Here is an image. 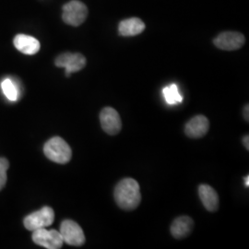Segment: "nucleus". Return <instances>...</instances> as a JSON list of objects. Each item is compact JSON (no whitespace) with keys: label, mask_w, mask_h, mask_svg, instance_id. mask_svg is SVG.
Masks as SVG:
<instances>
[{"label":"nucleus","mask_w":249,"mask_h":249,"mask_svg":"<svg viewBox=\"0 0 249 249\" xmlns=\"http://www.w3.org/2000/svg\"><path fill=\"white\" fill-rule=\"evenodd\" d=\"M114 196L119 208L124 211H133L142 200L140 185L133 178H124L116 185Z\"/></svg>","instance_id":"nucleus-1"},{"label":"nucleus","mask_w":249,"mask_h":249,"mask_svg":"<svg viewBox=\"0 0 249 249\" xmlns=\"http://www.w3.org/2000/svg\"><path fill=\"white\" fill-rule=\"evenodd\" d=\"M45 156L53 162L65 164L72 157V151L70 145L60 137H53L44 146Z\"/></svg>","instance_id":"nucleus-2"},{"label":"nucleus","mask_w":249,"mask_h":249,"mask_svg":"<svg viewBox=\"0 0 249 249\" xmlns=\"http://www.w3.org/2000/svg\"><path fill=\"white\" fill-rule=\"evenodd\" d=\"M88 16V9L79 0H72L63 7V20L71 26H80Z\"/></svg>","instance_id":"nucleus-3"},{"label":"nucleus","mask_w":249,"mask_h":249,"mask_svg":"<svg viewBox=\"0 0 249 249\" xmlns=\"http://www.w3.org/2000/svg\"><path fill=\"white\" fill-rule=\"evenodd\" d=\"M54 221V213L50 207H44L25 217L23 223L27 230L35 231L37 229L50 226Z\"/></svg>","instance_id":"nucleus-4"},{"label":"nucleus","mask_w":249,"mask_h":249,"mask_svg":"<svg viewBox=\"0 0 249 249\" xmlns=\"http://www.w3.org/2000/svg\"><path fill=\"white\" fill-rule=\"evenodd\" d=\"M64 243L80 247L85 243V235L80 225L72 220H65L60 225V231Z\"/></svg>","instance_id":"nucleus-5"},{"label":"nucleus","mask_w":249,"mask_h":249,"mask_svg":"<svg viewBox=\"0 0 249 249\" xmlns=\"http://www.w3.org/2000/svg\"><path fill=\"white\" fill-rule=\"evenodd\" d=\"M33 231V240L36 245L47 249H59L62 248L64 241L59 231L41 228Z\"/></svg>","instance_id":"nucleus-6"},{"label":"nucleus","mask_w":249,"mask_h":249,"mask_svg":"<svg viewBox=\"0 0 249 249\" xmlns=\"http://www.w3.org/2000/svg\"><path fill=\"white\" fill-rule=\"evenodd\" d=\"M55 66L64 68L66 75L69 77L73 72H78L86 66V58L81 53H64L55 59Z\"/></svg>","instance_id":"nucleus-7"},{"label":"nucleus","mask_w":249,"mask_h":249,"mask_svg":"<svg viewBox=\"0 0 249 249\" xmlns=\"http://www.w3.org/2000/svg\"><path fill=\"white\" fill-rule=\"evenodd\" d=\"M246 42L245 36L237 32H224L214 39V45L225 51H233L241 48Z\"/></svg>","instance_id":"nucleus-8"},{"label":"nucleus","mask_w":249,"mask_h":249,"mask_svg":"<svg viewBox=\"0 0 249 249\" xmlns=\"http://www.w3.org/2000/svg\"><path fill=\"white\" fill-rule=\"evenodd\" d=\"M100 121L105 132L109 135L119 133L122 127L121 118L116 109L112 107H106L100 114Z\"/></svg>","instance_id":"nucleus-9"},{"label":"nucleus","mask_w":249,"mask_h":249,"mask_svg":"<svg viewBox=\"0 0 249 249\" xmlns=\"http://www.w3.org/2000/svg\"><path fill=\"white\" fill-rule=\"evenodd\" d=\"M210 128V122L204 116H196L193 117L186 124L185 132L187 137L192 139H199L204 137Z\"/></svg>","instance_id":"nucleus-10"},{"label":"nucleus","mask_w":249,"mask_h":249,"mask_svg":"<svg viewBox=\"0 0 249 249\" xmlns=\"http://www.w3.org/2000/svg\"><path fill=\"white\" fill-rule=\"evenodd\" d=\"M13 44L19 52L25 54H36L40 50V42L33 36L18 35L15 36Z\"/></svg>","instance_id":"nucleus-11"},{"label":"nucleus","mask_w":249,"mask_h":249,"mask_svg":"<svg viewBox=\"0 0 249 249\" xmlns=\"http://www.w3.org/2000/svg\"><path fill=\"white\" fill-rule=\"evenodd\" d=\"M194 227L193 220L188 216L177 218L171 225V233L177 239H182L187 236Z\"/></svg>","instance_id":"nucleus-12"},{"label":"nucleus","mask_w":249,"mask_h":249,"mask_svg":"<svg viewBox=\"0 0 249 249\" xmlns=\"http://www.w3.org/2000/svg\"><path fill=\"white\" fill-rule=\"evenodd\" d=\"M198 195L206 210L209 212L218 211L219 196L213 187L209 185H200L198 187Z\"/></svg>","instance_id":"nucleus-13"},{"label":"nucleus","mask_w":249,"mask_h":249,"mask_svg":"<svg viewBox=\"0 0 249 249\" xmlns=\"http://www.w3.org/2000/svg\"><path fill=\"white\" fill-rule=\"evenodd\" d=\"M145 30V24L141 18H130L122 20L119 23L118 32L122 36H135L142 34Z\"/></svg>","instance_id":"nucleus-14"},{"label":"nucleus","mask_w":249,"mask_h":249,"mask_svg":"<svg viewBox=\"0 0 249 249\" xmlns=\"http://www.w3.org/2000/svg\"><path fill=\"white\" fill-rule=\"evenodd\" d=\"M162 93L165 99V102L170 106L180 104L183 101V97L180 94L179 89L176 84H171L169 86L165 87L162 89Z\"/></svg>","instance_id":"nucleus-15"},{"label":"nucleus","mask_w":249,"mask_h":249,"mask_svg":"<svg viewBox=\"0 0 249 249\" xmlns=\"http://www.w3.org/2000/svg\"><path fill=\"white\" fill-rule=\"evenodd\" d=\"M1 88L6 95V97L10 101H17L18 97V89L17 85L10 80L6 79L3 80L1 83Z\"/></svg>","instance_id":"nucleus-16"},{"label":"nucleus","mask_w":249,"mask_h":249,"mask_svg":"<svg viewBox=\"0 0 249 249\" xmlns=\"http://www.w3.org/2000/svg\"><path fill=\"white\" fill-rule=\"evenodd\" d=\"M9 160L6 158H0V190H2L6 186L8 177L7 171L9 169Z\"/></svg>","instance_id":"nucleus-17"},{"label":"nucleus","mask_w":249,"mask_h":249,"mask_svg":"<svg viewBox=\"0 0 249 249\" xmlns=\"http://www.w3.org/2000/svg\"><path fill=\"white\" fill-rule=\"evenodd\" d=\"M249 105H247L246 107H245V109H244V116H245V119L249 122Z\"/></svg>","instance_id":"nucleus-18"},{"label":"nucleus","mask_w":249,"mask_h":249,"mask_svg":"<svg viewBox=\"0 0 249 249\" xmlns=\"http://www.w3.org/2000/svg\"><path fill=\"white\" fill-rule=\"evenodd\" d=\"M243 143H244V146L246 147V149L249 151V137L247 135V136H245L244 137V139H243Z\"/></svg>","instance_id":"nucleus-19"},{"label":"nucleus","mask_w":249,"mask_h":249,"mask_svg":"<svg viewBox=\"0 0 249 249\" xmlns=\"http://www.w3.org/2000/svg\"><path fill=\"white\" fill-rule=\"evenodd\" d=\"M245 185H246V187H249V177L248 176L247 178H245Z\"/></svg>","instance_id":"nucleus-20"}]
</instances>
